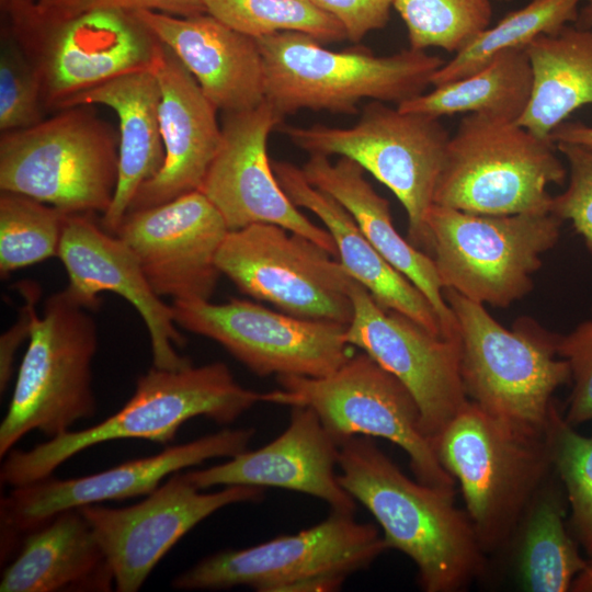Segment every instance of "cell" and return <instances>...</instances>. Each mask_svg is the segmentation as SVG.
<instances>
[{"mask_svg": "<svg viewBox=\"0 0 592 592\" xmlns=\"http://www.w3.org/2000/svg\"><path fill=\"white\" fill-rule=\"evenodd\" d=\"M89 310L66 287L46 299L41 315L33 312L29 345L0 425L2 458L30 432L53 439L95 414L98 330Z\"/></svg>", "mask_w": 592, "mask_h": 592, "instance_id": "52a82bcc", "label": "cell"}, {"mask_svg": "<svg viewBox=\"0 0 592 592\" xmlns=\"http://www.w3.org/2000/svg\"><path fill=\"white\" fill-rule=\"evenodd\" d=\"M353 317L345 339L395 375L413 396L424 433L435 441L468 398L459 368V338L437 335L406 315L379 306L354 278Z\"/></svg>", "mask_w": 592, "mask_h": 592, "instance_id": "ac0fdd59", "label": "cell"}, {"mask_svg": "<svg viewBox=\"0 0 592 592\" xmlns=\"http://www.w3.org/2000/svg\"><path fill=\"white\" fill-rule=\"evenodd\" d=\"M68 214L30 196L1 191L0 275L57 257Z\"/></svg>", "mask_w": 592, "mask_h": 592, "instance_id": "836d02e7", "label": "cell"}, {"mask_svg": "<svg viewBox=\"0 0 592 592\" xmlns=\"http://www.w3.org/2000/svg\"><path fill=\"white\" fill-rule=\"evenodd\" d=\"M408 32L409 47L457 53L490 26V0H395Z\"/></svg>", "mask_w": 592, "mask_h": 592, "instance_id": "e575fe53", "label": "cell"}, {"mask_svg": "<svg viewBox=\"0 0 592 592\" xmlns=\"http://www.w3.org/2000/svg\"><path fill=\"white\" fill-rule=\"evenodd\" d=\"M549 138L555 144L569 143L592 150V126L581 122L565 121L551 132Z\"/></svg>", "mask_w": 592, "mask_h": 592, "instance_id": "7bdbcfd3", "label": "cell"}, {"mask_svg": "<svg viewBox=\"0 0 592 592\" xmlns=\"http://www.w3.org/2000/svg\"><path fill=\"white\" fill-rule=\"evenodd\" d=\"M35 9L48 16H70L92 10H151L174 15L206 13L203 0H34Z\"/></svg>", "mask_w": 592, "mask_h": 592, "instance_id": "ab89813d", "label": "cell"}, {"mask_svg": "<svg viewBox=\"0 0 592 592\" xmlns=\"http://www.w3.org/2000/svg\"><path fill=\"white\" fill-rule=\"evenodd\" d=\"M282 132L309 156L350 158L386 185L406 210L409 242L426 251L425 219L451 138L440 117L371 101L350 127L315 124Z\"/></svg>", "mask_w": 592, "mask_h": 592, "instance_id": "8fae6325", "label": "cell"}, {"mask_svg": "<svg viewBox=\"0 0 592 592\" xmlns=\"http://www.w3.org/2000/svg\"><path fill=\"white\" fill-rule=\"evenodd\" d=\"M532 69L525 48L505 50L478 71L435 86L396 105L400 111L435 117L488 114L517 119L532 92Z\"/></svg>", "mask_w": 592, "mask_h": 592, "instance_id": "f546056e", "label": "cell"}, {"mask_svg": "<svg viewBox=\"0 0 592 592\" xmlns=\"http://www.w3.org/2000/svg\"><path fill=\"white\" fill-rule=\"evenodd\" d=\"M257 42L265 100L283 117L299 110L354 114L363 99L398 105L423 93L445 62L410 47L385 56L362 46L334 52L301 32H281Z\"/></svg>", "mask_w": 592, "mask_h": 592, "instance_id": "5b68a950", "label": "cell"}, {"mask_svg": "<svg viewBox=\"0 0 592 592\" xmlns=\"http://www.w3.org/2000/svg\"><path fill=\"white\" fill-rule=\"evenodd\" d=\"M206 13L253 38L301 32L321 44L346 39L341 23L311 0H203Z\"/></svg>", "mask_w": 592, "mask_h": 592, "instance_id": "d6a6232c", "label": "cell"}, {"mask_svg": "<svg viewBox=\"0 0 592 592\" xmlns=\"http://www.w3.org/2000/svg\"><path fill=\"white\" fill-rule=\"evenodd\" d=\"M152 71L161 93L159 122L164 161L160 171L137 191L129 210L157 206L198 191L221 140L217 109L162 43Z\"/></svg>", "mask_w": 592, "mask_h": 592, "instance_id": "603a6c76", "label": "cell"}, {"mask_svg": "<svg viewBox=\"0 0 592 592\" xmlns=\"http://www.w3.org/2000/svg\"><path fill=\"white\" fill-rule=\"evenodd\" d=\"M569 166L567 189L553 196L550 213L562 221L570 220L592 255V150L569 144H555Z\"/></svg>", "mask_w": 592, "mask_h": 592, "instance_id": "74e56055", "label": "cell"}, {"mask_svg": "<svg viewBox=\"0 0 592 592\" xmlns=\"http://www.w3.org/2000/svg\"><path fill=\"white\" fill-rule=\"evenodd\" d=\"M229 228L213 203L193 191L129 210L115 235L136 255L159 296L210 299L221 275L216 255Z\"/></svg>", "mask_w": 592, "mask_h": 592, "instance_id": "ffe728a7", "label": "cell"}, {"mask_svg": "<svg viewBox=\"0 0 592 592\" xmlns=\"http://www.w3.org/2000/svg\"><path fill=\"white\" fill-rule=\"evenodd\" d=\"M566 511L549 478L539 489L516 531V576L530 592H565L585 569L578 544L565 524Z\"/></svg>", "mask_w": 592, "mask_h": 592, "instance_id": "4dcf8cb0", "label": "cell"}, {"mask_svg": "<svg viewBox=\"0 0 592 592\" xmlns=\"http://www.w3.org/2000/svg\"><path fill=\"white\" fill-rule=\"evenodd\" d=\"M254 434L253 428H228L92 475L71 479L50 476L13 487L0 504L4 547L62 511L147 496L177 471L217 457L231 458L248 449Z\"/></svg>", "mask_w": 592, "mask_h": 592, "instance_id": "e0dca14e", "label": "cell"}, {"mask_svg": "<svg viewBox=\"0 0 592 592\" xmlns=\"http://www.w3.org/2000/svg\"><path fill=\"white\" fill-rule=\"evenodd\" d=\"M91 215L68 214L65 219L57 257L69 277L67 288L91 310L100 306V293L118 294L134 306L147 327L152 366L181 369L192 365L177 351L186 339L177 327L172 306L153 291L130 248Z\"/></svg>", "mask_w": 592, "mask_h": 592, "instance_id": "44dd1931", "label": "cell"}, {"mask_svg": "<svg viewBox=\"0 0 592 592\" xmlns=\"http://www.w3.org/2000/svg\"><path fill=\"white\" fill-rule=\"evenodd\" d=\"M343 574H319L292 585L287 592H333L339 591L346 580Z\"/></svg>", "mask_w": 592, "mask_h": 592, "instance_id": "ee69618b", "label": "cell"}, {"mask_svg": "<svg viewBox=\"0 0 592 592\" xmlns=\"http://www.w3.org/2000/svg\"><path fill=\"white\" fill-rule=\"evenodd\" d=\"M435 449L459 487L485 554L506 550L549 478L546 433L521 432L468 399L437 436Z\"/></svg>", "mask_w": 592, "mask_h": 592, "instance_id": "277c9868", "label": "cell"}, {"mask_svg": "<svg viewBox=\"0 0 592 592\" xmlns=\"http://www.w3.org/2000/svg\"><path fill=\"white\" fill-rule=\"evenodd\" d=\"M31 1H34V0H0V4H1L2 12L5 13L11 8H13V7L18 5V4H22V3H26V2H31Z\"/></svg>", "mask_w": 592, "mask_h": 592, "instance_id": "7dc6e473", "label": "cell"}, {"mask_svg": "<svg viewBox=\"0 0 592 592\" xmlns=\"http://www.w3.org/2000/svg\"><path fill=\"white\" fill-rule=\"evenodd\" d=\"M175 323L219 343L260 377H323L353 352L344 325L295 317L247 299L173 300Z\"/></svg>", "mask_w": 592, "mask_h": 592, "instance_id": "9a60e30c", "label": "cell"}, {"mask_svg": "<svg viewBox=\"0 0 592 592\" xmlns=\"http://www.w3.org/2000/svg\"><path fill=\"white\" fill-rule=\"evenodd\" d=\"M34 1L4 14L34 66L44 107L126 73L153 68L161 42L134 11L102 9L70 16L39 13Z\"/></svg>", "mask_w": 592, "mask_h": 592, "instance_id": "30bf717a", "label": "cell"}, {"mask_svg": "<svg viewBox=\"0 0 592 592\" xmlns=\"http://www.w3.org/2000/svg\"><path fill=\"white\" fill-rule=\"evenodd\" d=\"M571 591L592 592V558L585 569L572 582Z\"/></svg>", "mask_w": 592, "mask_h": 592, "instance_id": "f6af8a7d", "label": "cell"}, {"mask_svg": "<svg viewBox=\"0 0 592 592\" xmlns=\"http://www.w3.org/2000/svg\"><path fill=\"white\" fill-rule=\"evenodd\" d=\"M291 408L286 429L266 445L223 464L185 471L186 477L202 490L232 485L286 489L322 500L331 511L354 514L356 501L335 471L338 442L312 409Z\"/></svg>", "mask_w": 592, "mask_h": 592, "instance_id": "7402d4cb", "label": "cell"}, {"mask_svg": "<svg viewBox=\"0 0 592 592\" xmlns=\"http://www.w3.org/2000/svg\"><path fill=\"white\" fill-rule=\"evenodd\" d=\"M276 380L280 388L263 392L262 402L312 409L338 444L355 435L387 440L407 454L417 480L456 488L423 431L411 392L365 352L353 354L323 377L278 376Z\"/></svg>", "mask_w": 592, "mask_h": 592, "instance_id": "7c38bea8", "label": "cell"}, {"mask_svg": "<svg viewBox=\"0 0 592 592\" xmlns=\"http://www.w3.org/2000/svg\"><path fill=\"white\" fill-rule=\"evenodd\" d=\"M272 168L291 201L321 220L333 239L338 261L379 306L401 312L445 337L441 320L424 294L384 259L338 201L311 185L301 168L281 160H272Z\"/></svg>", "mask_w": 592, "mask_h": 592, "instance_id": "d4e9b609", "label": "cell"}, {"mask_svg": "<svg viewBox=\"0 0 592 592\" xmlns=\"http://www.w3.org/2000/svg\"><path fill=\"white\" fill-rule=\"evenodd\" d=\"M160 95L152 69L140 70L80 92L59 109L100 104L112 109L118 117V179L113 201L101 220L109 234L115 235L137 191L163 164Z\"/></svg>", "mask_w": 592, "mask_h": 592, "instance_id": "4316f807", "label": "cell"}, {"mask_svg": "<svg viewBox=\"0 0 592 592\" xmlns=\"http://www.w3.org/2000/svg\"><path fill=\"white\" fill-rule=\"evenodd\" d=\"M262 395L240 385L223 362L181 369L152 366L137 378L124 406L100 423L70 430L27 451L11 449L0 479L12 488L45 479L80 452L109 441L140 439L167 444L195 417L227 425L262 402Z\"/></svg>", "mask_w": 592, "mask_h": 592, "instance_id": "7a4b0ae2", "label": "cell"}, {"mask_svg": "<svg viewBox=\"0 0 592 592\" xmlns=\"http://www.w3.org/2000/svg\"><path fill=\"white\" fill-rule=\"evenodd\" d=\"M567 170L554 141L516 121L466 114L451 136L434 204L474 214L550 213Z\"/></svg>", "mask_w": 592, "mask_h": 592, "instance_id": "8992f818", "label": "cell"}, {"mask_svg": "<svg viewBox=\"0 0 592 592\" xmlns=\"http://www.w3.org/2000/svg\"><path fill=\"white\" fill-rule=\"evenodd\" d=\"M220 274L280 311L348 326L352 277L326 249L274 224L229 230L216 255Z\"/></svg>", "mask_w": 592, "mask_h": 592, "instance_id": "4fadbf2b", "label": "cell"}, {"mask_svg": "<svg viewBox=\"0 0 592 592\" xmlns=\"http://www.w3.org/2000/svg\"><path fill=\"white\" fill-rule=\"evenodd\" d=\"M264 488L232 485L203 492L177 471L143 501L124 508H79L89 522L118 592H136L157 563L192 528L220 509L260 502Z\"/></svg>", "mask_w": 592, "mask_h": 592, "instance_id": "2e32d148", "label": "cell"}, {"mask_svg": "<svg viewBox=\"0 0 592 592\" xmlns=\"http://www.w3.org/2000/svg\"><path fill=\"white\" fill-rule=\"evenodd\" d=\"M343 26L346 39L358 43L389 21L395 0H311Z\"/></svg>", "mask_w": 592, "mask_h": 592, "instance_id": "60d3db41", "label": "cell"}, {"mask_svg": "<svg viewBox=\"0 0 592 592\" xmlns=\"http://www.w3.org/2000/svg\"><path fill=\"white\" fill-rule=\"evenodd\" d=\"M307 181L331 195L352 216L372 246L398 272L411 281L436 311L446 338L458 339L454 315L447 305L432 257L406 240L396 229L389 202L365 179L354 160L311 155L301 168Z\"/></svg>", "mask_w": 592, "mask_h": 592, "instance_id": "484cf974", "label": "cell"}, {"mask_svg": "<svg viewBox=\"0 0 592 592\" xmlns=\"http://www.w3.org/2000/svg\"><path fill=\"white\" fill-rule=\"evenodd\" d=\"M353 515L331 511L320 523L295 534L213 554L173 578L171 585L182 591L246 585L259 592H287L314 576L349 577L388 550L377 526L360 523Z\"/></svg>", "mask_w": 592, "mask_h": 592, "instance_id": "5bb4252c", "label": "cell"}, {"mask_svg": "<svg viewBox=\"0 0 592 592\" xmlns=\"http://www.w3.org/2000/svg\"><path fill=\"white\" fill-rule=\"evenodd\" d=\"M43 107L37 72L8 30L0 52V130L7 133L39 123Z\"/></svg>", "mask_w": 592, "mask_h": 592, "instance_id": "8d00e7d4", "label": "cell"}, {"mask_svg": "<svg viewBox=\"0 0 592 592\" xmlns=\"http://www.w3.org/2000/svg\"><path fill=\"white\" fill-rule=\"evenodd\" d=\"M221 140L201 191L218 209L229 230L274 224L305 236L338 260L329 231L309 220L280 185L267 155L270 133L284 117L265 100L226 113Z\"/></svg>", "mask_w": 592, "mask_h": 592, "instance_id": "d6986e66", "label": "cell"}, {"mask_svg": "<svg viewBox=\"0 0 592 592\" xmlns=\"http://www.w3.org/2000/svg\"><path fill=\"white\" fill-rule=\"evenodd\" d=\"M443 294L457 325L467 398L521 432L544 435L553 396L570 380L568 363L557 353L558 335L530 318L506 329L483 304L451 288Z\"/></svg>", "mask_w": 592, "mask_h": 592, "instance_id": "3957f363", "label": "cell"}, {"mask_svg": "<svg viewBox=\"0 0 592 592\" xmlns=\"http://www.w3.org/2000/svg\"><path fill=\"white\" fill-rule=\"evenodd\" d=\"M525 50L532 92L517 123L549 138L570 114L592 103V29L566 25L555 34L536 37Z\"/></svg>", "mask_w": 592, "mask_h": 592, "instance_id": "f1b7e54d", "label": "cell"}, {"mask_svg": "<svg viewBox=\"0 0 592 592\" xmlns=\"http://www.w3.org/2000/svg\"><path fill=\"white\" fill-rule=\"evenodd\" d=\"M587 1H592V0H587Z\"/></svg>", "mask_w": 592, "mask_h": 592, "instance_id": "681fc988", "label": "cell"}, {"mask_svg": "<svg viewBox=\"0 0 592 592\" xmlns=\"http://www.w3.org/2000/svg\"><path fill=\"white\" fill-rule=\"evenodd\" d=\"M546 439L570 504L574 536L592 558V437L579 434L555 405Z\"/></svg>", "mask_w": 592, "mask_h": 592, "instance_id": "d590c367", "label": "cell"}, {"mask_svg": "<svg viewBox=\"0 0 592 592\" xmlns=\"http://www.w3.org/2000/svg\"><path fill=\"white\" fill-rule=\"evenodd\" d=\"M2 572L1 592L111 591L114 577L79 509L58 513L24 534Z\"/></svg>", "mask_w": 592, "mask_h": 592, "instance_id": "83f0119b", "label": "cell"}, {"mask_svg": "<svg viewBox=\"0 0 592 592\" xmlns=\"http://www.w3.org/2000/svg\"><path fill=\"white\" fill-rule=\"evenodd\" d=\"M557 353L570 369L571 395L565 420L576 426L592 421V317L558 335Z\"/></svg>", "mask_w": 592, "mask_h": 592, "instance_id": "f35d334b", "label": "cell"}, {"mask_svg": "<svg viewBox=\"0 0 592 592\" xmlns=\"http://www.w3.org/2000/svg\"><path fill=\"white\" fill-rule=\"evenodd\" d=\"M562 223L553 213L485 215L433 204L426 253L443 289L506 308L534 288L533 276L558 242Z\"/></svg>", "mask_w": 592, "mask_h": 592, "instance_id": "9c48e42d", "label": "cell"}, {"mask_svg": "<svg viewBox=\"0 0 592 592\" xmlns=\"http://www.w3.org/2000/svg\"><path fill=\"white\" fill-rule=\"evenodd\" d=\"M134 12L179 58L217 111H246L265 101L263 60L255 38L208 13Z\"/></svg>", "mask_w": 592, "mask_h": 592, "instance_id": "cb8c5ba5", "label": "cell"}, {"mask_svg": "<svg viewBox=\"0 0 592 592\" xmlns=\"http://www.w3.org/2000/svg\"><path fill=\"white\" fill-rule=\"evenodd\" d=\"M500 1H510V0H500Z\"/></svg>", "mask_w": 592, "mask_h": 592, "instance_id": "c3c4849f", "label": "cell"}, {"mask_svg": "<svg viewBox=\"0 0 592 592\" xmlns=\"http://www.w3.org/2000/svg\"><path fill=\"white\" fill-rule=\"evenodd\" d=\"M338 479L383 531L388 549L409 557L425 592H458L478 578L486 554L455 489L413 480L373 437L339 443Z\"/></svg>", "mask_w": 592, "mask_h": 592, "instance_id": "6da1fadb", "label": "cell"}, {"mask_svg": "<svg viewBox=\"0 0 592 592\" xmlns=\"http://www.w3.org/2000/svg\"><path fill=\"white\" fill-rule=\"evenodd\" d=\"M573 24L580 27L592 29V1H588V3L579 10L578 19Z\"/></svg>", "mask_w": 592, "mask_h": 592, "instance_id": "bcb514c9", "label": "cell"}, {"mask_svg": "<svg viewBox=\"0 0 592 592\" xmlns=\"http://www.w3.org/2000/svg\"><path fill=\"white\" fill-rule=\"evenodd\" d=\"M118 179V138L88 105L0 137V190L66 214L102 215Z\"/></svg>", "mask_w": 592, "mask_h": 592, "instance_id": "ba28073f", "label": "cell"}, {"mask_svg": "<svg viewBox=\"0 0 592 592\" xmlns=\"http://www.w3.org/2000/svg\"><path fill=\"white\" fill-rule=\"evenodd\" d=\"M583 0H531L509 12L496 25L477 34L432 76L431 86H440L471 75L499 54L525 48L540 35L555 34L576 23Z\"/></svg>", "mask_w": 592, "mask_h": 592, "instance_id": "1f68e13d", "label": "cell"}, {"mask_svg": "<svg viewBox=\"0 0 592 592\" xmlns=\"http://www.w3.org/2000/svg\"><path fill=\"white\" fill-rule=\"evenodd\" d=\"M20 289L25 296L19 320L7 330L0 338V389L1 392L8 387L13 374L14 355L20 344L30 337L33 312L39 292L37 286L31 283L21 284Z\"/></svg>", "mask_w": 592, "mask_h": 592, "instance_id": "b9f144b4", "label": "cell"}]
</instances>
